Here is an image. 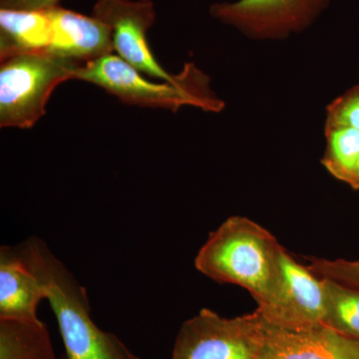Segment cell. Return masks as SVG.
Here are the masks:
<instances>
[{
    "mask_svg": "<svg viewBox=\"0 0 359 359\" xmlns=\"http://www.w3.org/2000/svg\"><path fill=\"white\" fill-rule=\"evenodd\" d=\"M283 250L263 226L245 217L233 216L210 235L198 252L195 266L216 282L249 290L257 309H266L280 294Z\"/></svg>",
    "mask_w": 359,
    "mask_h": 359,
    "instance_id": "obj_1",
    "label": "cell"
},
{
    "mask_svg": "<svg viewBox=\"0 0 359 359\" xmlns=\"http://www.w3.org/2000/svg\"><path fill=\"white\" fill-rule=\"evenodd\" d=\"M18 254L43 285L57 318L67 359H139L115 335L97 327L86 292L43 241L32 238Z\"/></svg>",
    "mask_w": 359,
    "mask_h": 359,
    "instance_id": "obj_2",
    "label": "cell"
},
{
    "mask_svg": "<svg viewBox=\"0 0 359 359\" xmlns=\"http://www.w3.org/2000/svg\"><path fill=\"white\" fill-rule=\"evenodd\" d=\"M73 79L97 85L122 102L140 107L173 112L186 105L212 112H219L224 107L223 101L210 88L209 77L192 63H187L176 81L155 83L121 57L111 54L80 66Z\"/></svg>",
    "mask_w": 359,
    "mask_h": 359,
    "instance_id": "obj_3",
    "label": "cell"
},
{
    "mask_svg": "<svg viewBox=\"0 0 359 359\" xmlns=\"http://www.w3.org/2000/svg\"><path fill=\"white\" fill-rule=\"evenodd\" d=\"M83 65L48 51L20 54L0 65V126L32 128L45 115L52 92Z\"/></svg>",
    "mask_w": 359,
    "mask_h": 359,
    "instance_id": "obj_4",
    "label": "cell"
},
{
    "mask_svg": "<svg viewBox=\"0 0 359 359\" xmlns=\"http://www.w3.org/2000/svg\"><path fill=\"white\" fill-rule=\"evenodd\" d=\"M261 344L257 311L226 318L204 309L182 325L172 359H257Z\"/></svg>",
    "mask_w": 359,
    "mask_h": 359,
    "instance_id": "obj_5",
    "label": "cell"
},
{
    "mask_svg": "<svg viewBox=\"0 0 359 359\" xmlns=\"http://www.w3.org/2000/svg\"><path fill=\"white\" fill-rule=\"evenodd\" d=\"M330 0H238L210 7V13L250 39H285L304 32L327 9Z\"/></svg>",
    "mask_w": 359,
    "mask_h": 359,
    "instance_id": "obj_6",
    "label": "cell"
},
{
    "mask_svg": "<svg viewBox=\"0 0 359 359\" xmlns=\"http://www.w3.org/2000/svg\"><path fill=\"white\" fill-rule=\"evenodd\" d=\"M92 16L110 26L115 51L135 69L164 81L178 79L158 63L149 46L148 30L156 21L151 0H97Z\"/></svg>",
    "mask_w": 359,
    "mask_h": 359,
    "instance_id": "obj_7",
    "label": "cell"
},
{
    "mask_svg": "<svg viewBox=\"0 0 359 359\" xmlns=\"http://www.w3.org/2000/svg\"><path fill=\"white\" fill-rule=\"evenodd\" d=\"M282 285L273 306L257 309L269 325L289 330L323 327L327 318L325 280L290 256L283 248L280 255Z\"/></svg>",
    "mask_w": 359,
    "mask_h": 359,
    "instance_id": "obj_8",
    "label": "cell"
},
{
    "mask_svg": "<svg viewBox=\"0 0 359 359\" xmlns=\"http://www.w3.org/2000/svg\"><path fill=\"white\" fill-rule=\"evenodd\" d=\"M261 318L262 344L257 359H359V340L332 328L289 330Z\"/></svg>",
    "mask_w": 359,
    "mask_h": 359,
    "instance_id": "obj_9",
    "label": "cell"
},
{
    "mask_svg": "<svg viewBox=\"0 0 359 359\" xmlns=\"http://www.w3.org/2000/svg\"><path fill=\"white\" fill-rule=\"evenodd\" d=\"M52 39L48 52L80 65L111 55L114 49L110 26L60 6L49 9Z\"/></svg>",
    "mask_w": 359,
    "mask_h": 359,
    "instance_id": "obj_10",
    "label": "cell"
},
{
    "mask_svg": "<svg viewBox=\"0 0 359 359\" xmlns=\"http://www.w3.org/2000/svg\"><path fill=\"white\" fill-rule=\"evenodd\" d=\"M46 299L43 285L20 254L9 248L0 252V320L39 323L37 309Z\"/></svg>",
    "mask_w": 359,
    "mask_h": 359,
    "instance_id": "obj_11",
    "label": "cell"
},
{
    "mask_svg": "<svg viewBox=\"0 0 359 359\" xmlns=\"http://www.w3.org/2000/svg\"><path fill=\"white\" fill-rule=\"evenodd\" d=\"M51 39L49 9L0 8V61L20 54L47 51Z\"/></svg>",
    "mask_w": 359,
    "mask_h": 359,
    "instance_id": "obj_12",
    "label": "cell"
},
{
    "mask_svg": "<svg viewBox=\"0 0 359 359\" xmlns=\"http://www.w3.org/2000/svg\"><path fill=\"white\" fill-rule=\"evenodd\" d=\"M0 359H56L46 325L0 320Z\"/></svg>",
    "mask_w": 359,
    "mask_h": 359,
    "instance_id": "obj_13",
    "label": "cell"
},
{
    "mask_svg": "<svg viewBox=\"0 0 359 359\" xmlns=\"http://www.w3.org/2000/svg\"><path fill=\"white\" fill-rule=\"evenodd\" d=\"M327 147L323 164L330 175L353 183L359 162V131L351 127L325 126Z\"/></svg>",
    "mask_w": 359,
    "mask_h": 359,
    "instance_id": "obj_14",
    "label": "cell"
},
{
    "mask_svg": "<svg viewBox=\"0 0 359 359\" xmlns=\"http://www.w3.org/2000/svg\"><path fill=\"white\" fill-rule=\"evenodd\" d=\"M323 278L327 292L325 327L359 340V290Z\"/></svg>",
    "mask_w": 359,
    "mask_h": 359,
    "instance_id": "obj_15",
    "label": "cell"
},
{
    "mask_svg": "<svg viewBox=\"0 0 359 359\" xmlns=\"http://www.w3.org/2000/svg\"><path fill=\"white\" fill-rule=\"evenodd\" d=\"M308 268L320 278H330L359 290V259H327L311 257Z\"/></svg>",
    "mask_w": 359,
    "mask_h": 359,
    "instance_id": "obj_16",
    "label": "cell"
},
{
    "mask_svg": "<svg viewBox=\"0 0 359 359\" xmlns=\"http://www.w3.org/2000/svg\"><path fill=\"white\" fill-rule=\"evenodd\" d=\"M325 126H344L359 131V85L330 104Z\"/></svg>",
    "mask_w": 359,
    "mask_h": 359,
    "instance_id": "obj_17",
    "label": "cell"
},
{
    "mask_svg": "<svg viewBox=\"0 0 359 359\" xmlns=\"http://www.w3.org/2000/svg\"><path fill=\"white\" fill-rule=\"evenodd\" d=\"M60 0H0V7L18 11H43L58 6Z\"/></svg>",
    "mask_w": 359,
    "mask_h": 359,
    "instance_id": "obj_18",
    "label": "cell"
},
{
    "mask_svg": "<svg viewBox=\"0 0 359 359\" xmlns=\"http://www.w3.org/2000/svg\"><path fill=\"white\" fill-rule=\"evenodd\" d=\"M351 187L355 190H359V162L358 165V168H356L355 175H354V178L353 183H351Z\"/></svg>",
    "mask_w": 359,
    "mask_h": 359,
    "instance_id": "obj_19",
    "label": "cell"
}]
</instances>
